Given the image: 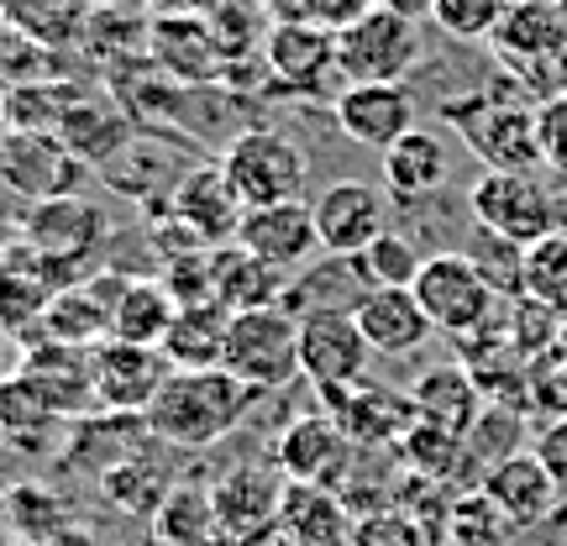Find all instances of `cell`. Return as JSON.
<instances>
[{
  "instance_id": "cell-26",
  "label": "cell",
  "mask_w": 567,
  "mask_h": 546,
  "mask_svg": "<svg viewBox=\"0 0 567 546\" xmlns=\"http://www.w3.org/2000/svg\"><path fill=\"white\" fill-rule=\"evenodd\" d=\"M279 536L284 546H347L352 542L347 499L321 484H289L279 505Z\"/></svg>"
},
{
  "instance_id": "cell-25",
  "label": "cell",
  "mask_w": 567,
  "mask_h": 546,
  "mask_svg": "<svg viewBox=\"0 0 567 546\" xmlns=\"http://www.w3.org/2000/svg\"><path fill=\"white\" fill-rule=\"evenodd\" d=\"M59 137H63V147H69V153L90 168V174H105V168H111V163L132 147V116L80 90V101L63 111Z\"/></svg>"
},
{
  "instance_id": "cell-35",
  "label": "cell",
  "mask_w": 567,
  "mask_h": 546,
  "mask_svg": "<svg viewBox=\"0 0 567 546\" xmlns=\"http://www.w3.org/2000/svg\"><path fill=\"white\" fill-rule=\"evenodd\" d=\"M6 526L17 530V542L27 546H59L74 530V521H69V509H63V499L53 488L17 484L6 494Z\"/></svg>"
},
{
  "instance_id": "cell-46",
  "label": "cell",
  "mask_w": 567,
  "mask_h": 546,
  "mask_svg": "<svg viewBox=\"0 0 567 546\" xmlns=\"http://www.w3.org/2000/svg\"><path fill=\"white\" fill-rule=\"evenodd\" d=\"M347 546H436V530H425L410 509H368L352 521Z\"/></svg>"
},
{
  "instance_id": "cell-27",
  "label": "cell",
  "mask_w": 567,
  "mask_h": 546,
  "mask_svg": "<svg viewBox=\"0 0 567 546\" xmlns=\"http://www.w3.org/2000/svg\"><path fill=\"white\" fill-rule=\"evenodd\" d=\"M226 326H231V310H226L221 300L179 305V316H174V326H168V337H163L158 352L168 358V368H179V373L221 368Z\"/></svg>"
},
{
  "instance_id": "cell-19",
  "label": "cell",
  "mask_w": 567,
  "mask_h": 546,
  "mask_svg": "<svg viewBox=\"0 0 567 546\" xmlns=\"http://www.w3.org/2000/svg\"><path fill=\"white\" fill-rule=\"evenodd\" d=\"M168 373L174 368H168L158 347L116 342V337L95 347V389H101L105 415H147V405L158 400Z\"/></svg>"
},
{
  "instance_id": "cell-21",
  "label": "cell",
  "mask_w": 567,
  "mask_h": 546,
  "mask_svg": "<svg viewBox=\"0 0 567 546\" xmlns=\"http://www.w3.org/2000/svg\"><path fill=\"white\" fill-rule=\"evenodd\" d=\"M478 488H484L494 505L509 515V526L515 530H530V526H547L551 515L563 509V488H557V478L547 473V463L536 457V452H515V457H505V463H494L478 473Z\"/></svg>"
},
{
  "instance_id": "cell-28",
  "label": "cell",
  "mask_w": 567,
  "mask_h": 546,
  "mask_svg": "<svg viewBox=\"0 0 567 546\" xmlns=\"http://www.w3.org/2000/svg\"><path fill=\"white\" fill-rule=\"evenodd\" d=\"M446 168V142L431 132V126H410L405 137L384 147V189L389 195H400V200H415V195H431V189H442Z\"/></svg>"
},
{
  "instance_id": "cell-4",
  "label": "cell",
  "mask_w": 567,
  "mask_h": 546,
  "mask_svg": "<svg viewBox=\"0 0 567 546\" xmlns=\"http://www.w3.org/2000/svg\"><path fill=\"white\" fill-rule=\"evenodd\" d=\"M221 168L247 210L305 200V179H310L305 147L289 132H279V126H247V132H237V137L226 142Z\"/></svg>"
},
{
  "instance_id": "cell-38",
  "label": "cell",
  "mask_w": 567,
  "mask_h": 546,
  "mask_svg": "<svg viewBox=\"0 0 567 546\" xmlns=\"http://www.w3.org/2000/svg\"><path fill=\"white\" fill-rule=\"evenodd\" d=\"M463 253H467V264L484 274V284L499 295V300H520V295H526V247L520 243L473 226V237H467Z\"/></svg>"
},
{
  "instance_id": "cell-10",
  "label": "cell",
  "mask_w": 567,
  "mask_h": 546,
  "mask_svg": "<svg viewBox=\"0 0 567 546\" xmlns=\"http://www.w3.org/2000/svg\"><path fill=\"white\" fill-rule=\"evenodd\" d=\"M467 216L484 231H499L509 243L536 247L551 231V195L542 189L536 174H505V168H484L473 189H467Z\"/></svg>"
},
{
  "instance_id": "cell-2",
  "label": "cell",
  "mask_w": 567,
  "mask_h": 546,
  "mask_svg": "<svg viewBox=\"0 0 567 546\" xmlns=\"http://www.w3.org/2000/svg\"><path fill=\"white\" fill-rule=\"evenodd\" d=\"M505 84H509V74H499V80H488V90H478V95L446 101L442 116L463 132V142L488 168L536 174V168H547V163H542V132H536V105H536L520 101V95H509Z\"/></svg>"
},
{
  "instance_id": "cell-11",
  "label": "cell",
  "mask_w": 567,
  "mask_h": 546,
  "mask_svg": "<svg viewBox=\"0 0 567 546\" xmlns=\"http://www.w3.org/2000/svg\"><path fill=\"white\" fill-rule=\"evenodd\" d=\"M264 48H268L274 80H284L289 90L337 101L347 84H352L342 74V63H337V32H326L316 21H274Z\"/></svg>"
},
{
  "instance_id": "cell-49",
  "label": "cell",
  "mask_w": 567,
  "mask_h": 546,
  "mask_svg": "<svg viewBox=\"0 0 567 546\" xmlns=\"http://www.w3.org/2000/svg\"><path fill=\"white\" fill-rule=\"evenodd\" d=\"M530 452L547 463V473L557 478V488L567 494V415L563 421H547L536 436H530Z\"/></svg>"
},
{
  "instance_id": "cell-40",
  "label": "cell",
  "mask_w": 567,
  "mask_h": 546,
  "mask_svg": "<svg viewBox=\"0 0 567 546\" xmlns=\"http://www.w3.org/2000/svg\"><path fill=\"white\" fill-rule=\"evenodd\" d=\"M509 536H515L509 515L478 484L446 505V546H509Z\"/></svg>"
},
{
  "instance_id": "cell-32",
  "label": "cell",
  "mask_w": 567,
  "mask_h": 546,
  "mask_svg": "<svg viewBox=\"0 0 567 546\" xmlns=\"http://www.w3.org/2000/svg\"><path fill=\"white\" fill-rule=\"evenodd\" d=\"M284 284H289V274H284V268L264 264V258H252V253H243L237 243L216 253V300H221L226 310L279 305L284 300Z\"/></svg>"
},
{
  "instance_id": "cell-5",
  "label": "cell",
  "mask_w": 567,
  "mask_h": 546,
  "mask_svg": "<svg viewBox=\"0 0 567 546\" xmlns=\"http://www.w3.org/2000/svg\"><path fill=\"white\" fill-rule=\"evenodd\" d=\"M21 243L59 268L63 284H80L95 274V258H101L105 243V216L101 205L84 200V195L27 205L21 210Z\"/></svg>"
},
{
  "instance_id": "cell-36",
  "label": "cell",
  "mask_w": 567,
  "mask_h": 546,
  "mask_svg": "<svg viewBox=\"0 0 567 546\" xmlns=\"http://www.w3.org/2000/svg\"><path fill=\"white\" fill-rule=\"evenodd\" d=\"M80 101V84L69 80H27V84H11L6 90V111H11V132H59L63 111Z\"/></svg>"
},
{
  "instance_id": "cell-15",
  "label": "cell",
  "mask_w": 567,
  "mask_h": 546,
  "mask_svg": "<svg viewBox=\"0 0 567 546\" xmlns=\"http://www.w3.org/2000/svg\"><path fill=\"white\" fill-rule=\"evenodd\" d=\"M174 205V226H184V237L200 247H231L237 243V226H243L247 205L237 200V189L226 179L221 163H200L179 179V189L168 195Z\"/></svg>"
},
{
  "instance_id": "cell-8",
  "label": "cell",
  "mask_w": 567,
  "mask_h": 546,
  "mask_svg": "<svg viewBox=\"0 0 567 546\" xmlns=\"http://www.w3.org/2000/svg\"><path fill=\"white\" fill-rule=\"evenodd\" d=\"M421 59V32L415 21L394 17L384 6H373L363 17L337 32V63L352 84H389L405 80L410 69Z\"/></svg>"
},
{
  "instance_id": "cell-1",
  "label": "cell",
  "mask_w": 567,
  "mask_h": 546,
  "mask_svg": "<svg viewBox=\"0 0 567 546\" xmlns=\"http://www.w3.org/2000/svg\"><path fill=\"white\" fill-rule=\"evenodd\" d=\"M258 394L231 379L226 368H200V373H168L158 389V400L147 405V436L163 446H179V452H205L247 415Z\"/></svg>"
},
{
  "instance_id": "cell-24",
  "label": "cell",
  "mask_w": 567,
  "mask_h": 546,
  "mask_svg": "<svg viewBox=\"0 0 567 546\" xmlns=\"http://www.w3.org/2000/svg\"><path fill=\"white\" fill-rule=\"evenodd\" d=\"M358 326H363L373 358H415L436 337L431 316L410 289H368V300L358 305Z\"/></svg>"
},
{
  "instance_id": "cell-7",
  "label": "cell",
  "mask_w": 567,
  "mask_h": 546,
  "mask_svg": "<svg viewBox=\"0 0 567 546\" xmlns=\"http://www.w3.org/2000/svg\"><path fill=\"white\" fill-rule=\"evenodd\" d=\"M17 373L38 389V400L59 421H90L101 410L95 347H69V342H53V337H32V342H21Z\"/></svg>"
},
{
  "instance_id": "cell-20",
  "label": "cell",
  "mask_w": 567,
  "mask_h": 546,
  "mask_svg": "<svg viewBox=\"0 0 567 546\" xmlns=\"http://www.w3.org/2000/svg\"><path fill=\"white\" fill-rule=\"evenodd\" d=\"M284 467H258L243 463L226 478H216L210 505H216V536H258V530H279V505H284Z\"/></svg>"
},
{
  "instance_id": "cell-23",
  "label": "cell",
  "mask_w": 567,
  "mask_h": 546,
  "mask_svg": "<svg viewBox=\"0 0 567 546\" xmlns=\"http://www.w3.org/2000/svg\"><path fill=\"white\" fill-rule=\"evenodd\" d=\"M347 452H352V442L342 436V425L331 421V415H300V421L284 425L279 436V467L289 484H321L331 488V478L347 467Z\"/></svg>"
},
{
  "instance_id": "cell-34",
  "label": "cell",
  "mask_w": 567,
  "mask_h": 546,
  "mask_svg": "<svg viewBox=\"0 0 567 546\" xmlns=\"http://www.w3.org/2000/svg\"><path fill=\"white\" fill-rule=\"evenodd\" d=\"M410 400H415V410H421L425 421H442L452 425V431H463L478 421V410L488 405L484 389L473 384V373L467 368H436V373H421V384L410 389Z\"/></svg>"
},
{
  "instance_id": "cell-52",
  "label": "cell",
  "mask_w": 567,
  "mask_h": 546,
  "mask_svg": "<svg viewBox=\"0 0 567 546\" xmlns=\"http://www.w3.org/2000/svg\"><path fill=\"white\" fill-rule=\"evenodd\" d=\"M551 231H557V237H567V189H557V195H551Z\"/></svg>"
},
{
  "instance_id": "cell-31",
  "label": "cell",
  "mask_w": 567,
  "mask_h": 546,
  "mask_svg": "<svg viewBox=\"0 0 567 546\" xmlns=\"http://www.w3.org/2000/svg\"><path fill=\"white\" fill-rule=\"evenodd\" d=\"M59 415L38 400V389L27 384L21 373H6L0 379V442L17 446V452H48L53 436H59Z\"/></svg>"
},
{
  "instance_id": "cell-50",
  "label": "cell",
  "mask_w": 567,
  "mask_h": 546,
  "mask_svg": "<svg viewBox=\"0 0 567 546\" xmlns=\"http://www.w3.org/2000/svg\"><path fill=\"white\" fill-rule=\"evenodd\" d=\"M6 195H11V189H0V253H6L11 243H21V216L11 210V200H6Z\"/></svg>"
},
{
  "instance_id": "cell-12",
  "label": "cell",
  "mask_w": 567,
  "mask_h": 546,
  "mask_svg": "<svg viewBox=\"0 0 567 546\" xmlns=\"http://www.w3.org/2000/svg\"><path fill=\"white\" fill-rule=\"evenodd\" d=\"M316 231H321V253L331 258H358L389 231V200L379 184L363 179H337L316 195Z\"/></svg>"
},
{
  "instance_id": "cell-22",
  "label": "cell",
  "mask_w": 567,
  "mask_h": 546,
  "mask_svg": "<svg viewBox=\"0 0 567 546\" xmlns=\"http://www.w3.org/2000/svg\"><path fill=\"white\" fill-rule=\"evenodd\" d=\"M368 289H373V284L363 279L358 258H331V253H326V258H310L300 274H289L279 305L295 321H305V316H337V310L358 316V305L368 300Z\"/></svg>"
},
{
  "instance_id": "cell-48",
  "label": "cell",
  "mask_w": 567,
  "mask_h": 546,
  "mask_svg": "<svg viewBox=\"0 0 567 546\" xmlns=\"http://www.w3.org/2000/svg\"><path fill=\"white\" fill-rule=\"evenodd\" d=\"M536 132H542V163L567 174V95L536 105Z\"/></svg>"
},
{
  "instance_id": "cell-33",
  "label": "cell",
  "mask_w": 567,
  "mask_h": 546,
  "mask_svg": "<svg viewBox=\"0 0 567 546\" xmlns=\"http://www.w3.org/2000/svg\"><path fill=\"white\" fill-rule=\"evenodd\" d=\"M0 17L17 21L32 42H42L48 53H63L84 42L90 27V0H0Z\"/></svg>"
},
{
  "instance_id": "cell-47",
  "label": "cell",
  "mask_w": 567,
  "mask_h": 546,
  "mask_svg": "<svg viewBox=\"0 0 567 546\" xmlns=\"http://www.w3.org/2000/svg\"><path fill=\"white\" fill-rule=\"evenodd\" d=\"M53 69V53L32 42L21 32L17 21L0 17V84H27V80H42Z\"/></svg>"
},
{
  "instance_id": "cell-54",
  "label": "cell",
  "mask_w": 567,
  "mask_h": 546,
  "mask_svg": "<svg viewBox=\"0 0 567 546\" xmlns=\"http://www.w3.org/2000/svg\"><path fill=\"white\" fill-rule=\"evenodd\" d=\"M536 6H542V11H551V17H563V21H567V0H536Z\"/></svg>"
},
{
  "instance_id": "cell-14",
  "label": "cell",
  "mask_w": 567,
  "mask_h": 546,
  "mask_svg": "<svg viewBox=\"0 0 567 546\" xmlns=\"http://www.w3.org/2000/svg\"><path fill=\"white\" fill-rule=\"evenodd\" d=\"M326 400V415L342 425V436L358 452H373V446H400L405 431L421 421V410L410 394L400 389H384V384H352V389H321Z\"/></svg>"
},
{
  "instance_id": "cell-18",
  "label": "cell",
  "mask_w": 567,
  "mask_h": 546,
  "mask_svg": "<svg viewBox=\"0 0 567 546\" xmlns=\"http://www.w3.org/2000/svg\"><path fill=\"white\" fill-rule=\"evenodd\" d=\"M421 111H415V95L405 90V80H389V84H347L342 95L331 101V122L337 132L352 142H363V147H394V142L405 137Z\"/></svg>"
},
{
  "instance_id": "cell-3",
  "label": "cell",
  "mask_w": 567,
  "mask_h": 546,
  "mask_svg": "<svg viewBox=\"0 0 567 546\" xmlns=\"http://www.w3.org/2000/svg\"><path fill=\"white\" fill-rule=\"evenodd\" d=\"M221 368L231 379H243L252 394L284 389L289 379H300V321L284 305L231 310Z\"/></svg>"
},
{
  "instance_id": "cell-43",
  "label": "cell",
  "mask_w": 567,
  "mask_h": 546,
  "mask_svg": "<svg viewBox=\"0 0 567 546\" xmlns=\"http://www.w3.org/2000/svg\"><path fill=\"white\" fill-rule=\"evenodd\" d=\"M425 258L431 253H421V243H410L405 231H384L368 253H358V268H363V279L373 289H410Z\"/></svg>"
},
{
  "instance_id": "cell-42",
  "label": "cell",
  "mask_w": 567,
  "mask_h": 546,
  "mask_svg": "<svg viewBox=\"0 0 567 546\" xmlns=\"http://www.w3.org/2000/svg\"><path fill=\"white\" fill-rule=\"evenodd\" d=\"M526 295L567 321V237L547 231L536 247H526Z\"/></svg>"
},
{
  "instance_id": "cell-41",
  "label": "cell",
  "mask_w": 567,
  "mask_h": 546,
  "mask_svg": "<svg viewBox=\"0 0 567 546\" xmlns=\"http://www.w3.org/2000/svg\"><path fill=\"white\" fill-rule=\"evenodd\" d=\"M520 415H526L520 405H494V400H488V405L478 410V421L467 425V463L494 467V463H505V457H515V452H526L530 442H526Z\"/></svg>"
},
{
  "instance_id": "cell-9",
  "label": "cell",
  "mask_w": 567,
  "mask_h": 546,
  "mask_svg": "<svg viewBox=\"0 0 567 546\" xmlns=\"http://www.w3.org/2000/svg\"><path fill=\"white\" fill-rule=\"evenodd\" d=\"M84 168L59 132H6L0 137V189H11L21 205H42V200H63V195H80Z\"/></svg>"
},
{
  "instance_id": "cell-17",
  "label": "cell",
  "mask_w": 567,
  "mask_h": 546,
  "mask_svg": "<svg viewBox=\"0 0 567 546\" xmlns=\"http://www.w3.org/2000/svg\"><path fill=\"white\" fill-rule=\"evenodd\" d=\"M237 247L264 258V264L300 274L316 253H321V231H316V205L310 200H284V205H258L243 210L237 226Z\"/></svg>"
},
{
  "instance_id": "cell-45",
  "label": "cell",
  "mask_w": 567,
  "mask_h": 546,
  "mask_svg": "<svg viewBox=\"0 0 567 546\" xmlns=\"http://www.w3.org/2000/svg\"><path fill=\"white\" fill-rule=\"evenodd\" d=\"M509 0H431V21L457 42H488Z\"/></svg>"
},
{
  "instance_id": "cell-44",
  "label": "cell",
  "mask_w": 567,
  "mask_h": 546,
  "mask_svg": "<svg viewBox=\"0 0 567 546\" xmlns=\"http://www.w3.org/2000/svg\"><path fill=\"white\" fill-rule=\"evenodd\" d=\"M526 410L542 421L567 415V347L551 342L536 358H526Z\"/></svg>"
},
{
  "instance_id": "cell-53",
  "label": "cell",
  "mask_w": 567,
  "mask_h": 546,
  "mask_svg": "<svg viewBox=\"0 0 567 546\" xmlns=\"http://www.w3.org/2000/svg\"><path fill=\"white\" fill-rule=\"evenodd\" d=\"M6 90H11V84H0V137L11 132V111H6Z\"/></svg>"
},
{
  "instance_id": "cell-16",
  "label": "cell",
  "mask_w": 567,
  "mask_h": 546,
  "mask_svg": "<svg viewBox=\"0 0 567 546\" xmlns=\"http://www.w3.org/2000/svg\"><path fill=\"white\" fill-rule=\"evenodd\" d=\"M59 289H69V284L59 279V268L48 264L42 253H32L27 243L6 247L0 253V337L32 342Z\"/></svg>"
},
{
  "instance_id": "cell-37",
  "label": "cell",
  "mask_w": 567,
  "mask_h": 546,
  "mask_svg": "<svg viewBox=\"0 0 567 546\" xmlns=\"http://www.w3.org/2000/svg\"><path fill=\"white\" fill-rule=\"evenodd\" d=\"M400 452H405V463L415 467L421 478L442 484V478H452V473L467 463V436H463V431H452V425L425 421V415H421V421L405 431Z\"/></svg>"
},
{
  "instance_id": "cell-39",
  "label": "cell",
  "mask_w": 567,
  "mask_h": 546,
  "mask_svg": "<svg viewBox=\"0 0 567 546\" xmlns=\"http://www.w3.org/2000/svg\"><path fill=\"white\" fill-rule=\"evenodd\" d=\"M153 526L163 542L174 546H205L216 536V505H210V488H168L163 505L153 509Z\"/></svg>"
},
{
  "instance_id": "cell-13",
  "label": "cell",
  "mask_w": 567,
  "mask_h": 546,
  "mask_svg": "<svg viewBox=\"0 0 567 546\" xmlns=\"http://www.w3.org/2000/svg\"><path fill=\"white\" fill-rule=\"evenodd\" d=\"M368 358H373V347H368L358 316L337 310V316H305L300 321V379L316 394L363 384Z\"/></svg>"
},
{
  "instance_id": "cell-51",
  "label": "cell",
  "mask_w": 567,
  "mask_h": 546,
  "mask_svg": "<svg viewBox=\"0 0 567 546\" xmlns=\"http://www.w3.org/2000/svg\"><path fill=\"white\" fill-rule=\"evenodd\" d=\"M373 6H384V11H394V17H405V21L431 17V0H373Z\"/></svg>"
},
{
  "instance_id": "cell-29",
  "label": "cell",
  "mask_w": 567,
  "mask_h": 546,
  "mask_svg": "<svg viewBox=\"0 0 567 546\" xmlns=\"http://www.w3.org/2000/svg\"><path fill=\"white\" fill-rule=\"evenodd\" d=\"M174 316H179V295H174L158 274H137V279H126L122 300H116L111 337H116V342H137V347H163Z\"/></svg>"
},
{
  "instance_id": "cell-6",
  "label": "cell",
  "mask_w": 567,
  "mask_h": 546,
  "mask_svg": "<svg viewBox=\"0 0 567 546\" xmlns=\"http://www.w3.org/2000/svg\"><path fill=\"white\" fill-rule=\"evenodd\" d=\"M410 295L421 300V310L431 316V326L442 331V337H467V331H478L499 316V295L484 284V274L467 264V253H431L410 284Z\"/></svg>"
},
{
  "instance_id": "cell-30",
  "label": "cell",
  "mask_w": 567,
  "mask_h": 546,
  "mask_svg": "<svg viewBox=\"0 0 567 546\" xmlns=\"http://www.w3.org/2000/svg\"><path fill=\"white\" fill-rule=\"evenodd\" d=\"M488 48H499L509 63L551 59V53L567 48V21L542 11L536 0H509L499 27H494V38H488Z\"/></svg>"
}]
</instances>
